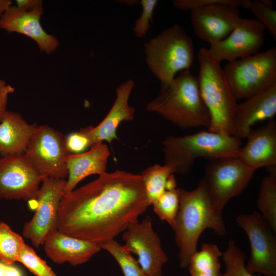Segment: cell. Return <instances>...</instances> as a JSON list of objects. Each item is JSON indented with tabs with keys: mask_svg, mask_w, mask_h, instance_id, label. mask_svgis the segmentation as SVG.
Masks as SVG:
<instances>
[{
	"mask_svg": "<svg viewBox=\"0 0 276 276\" xmlns=\"http://www.w3.org/2000/svg\"><path fill=\"white\" fill-rule=\"evenodd\" d=\"M197 57L200 91L211 119L208 130L232 135L237 102L226 82L221 62L212 59L204 48L199 50Z\"/></svg>",
	"mask_w": 276,
	"mask_h": 276,
	"instance_id": "8992f818",
	"label": "cell"
},
{
	"mask_svg": "<svg viewBox=\"0 0 276 276\" xmlns=\"http://www.w3.org/2000/svg\"><path fill=\"white\" fill-rule=\"evenodd\" d=\"M179 204L175 223V242L179 249L180 266H188L191 257L197 251L198 239L207 228L219 235L226 233L222 214L212 204L202 182L193 190L177 188Z\"/></svg>",
	"mask_w": 276,
	"mask_h": 276,
	"instance_id": "7a4b0ae2",
	"label": "cell"
},
{
	"mask_svg": "<svg viewBox=\"0 0 276 276\" xmlns=\"http://www.w3.org/2000/svg\"><path fill=\"white\" fill-rule=\"evenodd\" d=\"M244 0H219L191 11L190 20L195 35L210 44L226 37L241 18L237 9Z\"/></svg>",
	"mask_w": 276,
	"mask_h": 276,
	"instance_id": "30bf717a",
	"label": "cell"
},
{
	"mask_svg": "<svg viewBox=\"0 0 276 276\" xmlns=\"http://www.w3.org/2000/svg\"><path fill=\"white\" fill-rule=\"evenodd\" d=\"M110 152L103 142L91 145L89 150L78 154H70L65 158L68 179L64 195L74 190L77 184L88 176L106 172Z\"/></svg>",
	"mask_w": 276,
	"mask_h": 276,
	"instance_id": "44dd1931",
	"label": "cell"
},
{
	"mask_svg": "<svg viewBox=\"0 0 276 276\" xmlns=\"http://www.w3.org/2000/svg\"><path fill=\"white\" fill-rule=\"evenodd\" d=\"M149 206L141 174L123 170L105 172L63 195L57 229L98 244L124 232Z\"/></svg>",
	"mask_w": 276,
	"mask_h": 276,
	"instance_id": "6da1fadb",
	"label": "cell"
},
{
	"mask_svg": "<svg viewBox=\"0 0 276 276\" xmlns=\"http://www.w3.org/2000/svg\"><path fill=\"white\" fill-rule=\"evenodd\" d=\"M171 168L166 165L149 166L141 174L145 186L149 206L166 191L168 178L172 174Z\"/></svg>",
	"mask_w": 276,
	"mask_h": 276,
	"instance_id": "cb8c5ba5",
	"label": "cell"
},
{
	"mask_svg": "<svg viewBox=\"0 0 276 276\" xmlns=\"http://www.w3.org/2000/svg\"><path fill=\"white\" fill-rule=\"evenodd\" d=\"M4 276H22L18 269L12 265H6Z\"/></svg>",
	"mask_w": 276,
	"mask_h": 276,
	"instance_id": "d590c367",
	"label": "cell"
},
{
	"mask_svg": "<svg viewBox=\"0 0 276 276\" xmlns=\"http://www.w3.org/2000/svg\"><path fill=\"white\" fill-rule=\"evenodd\" d=\"M22 237L10 227L0 222V261L7 265L17 262L19 253L25 245Z\"/></svg>",
	"mask_w": 276,
	"mask_h": 276,
	"instance_id": "484cf974",
	"label": "cell"
},
{
	"mask_svg": "<svg viewBox=\"0 0 276 276\" xmlns=\"http://www.w3.org/2000/svg\"><path fill=\"white\" fill-rule=\"evenodd\" d=\"M134 85L131 79L121 83L116 89L114 102L103 120L95 127L84 128L92 145L104 141L111 143L117 139V130L120 124L133 120L135 109L129 105V99Z\"/></svg>",
	"mask_w": 276,
	"mask_h": 276,
	"instance_id": "ac0fdd59",
	"label": "cell"
},
{
	"mask_svg": "<svg viewBox=\"0 0 276 276\" xmlns=\"http://www.w3.org/2000/svg\"><path fill=\"white\" fill-rule=\"evenodd\" d=\"M222 256L226 270L219 276H259L247 270L245 264V254L233 240L228 241L227 248Z\"/></svg>",
	"mask_w": 276,
	"mask_h": 276,
	"instance_id": "83f0119b",
	"label": "cell"
},
{
	"mask_svg": "<svg viewBox=\"0 0 276 276\" xmlns=\"http://www.w3.org/2000/svg\"><path fill=\"white\" fill-rule=\"evenodd\" d=\"M222 253L218 246L212 243H203L199 251L191 257L188 264L190 273L210 272L220 273V258Z\"/></svg>",
	"mask_w": 276,
	"mask_h": 276,
	"instance_id": "d4e9b609",
	"label": "cell"
},
{
	"mask_svg": "<svg viewBox=\"0 0 276 276\" xmlns=\"http://www.w3.org/2000/svg\"><path fill=\"white\" fill-rule=\"evenodd\" d=\"M122 239L125 242L123 247L138 256V263L148 276L162 275L163 266L168 258L149 216L130 224L124 231Z\"/></svg>",
	"mask_w": 276,
	"mask_h": 276,
	"instance_id": "4fadbf2b",
	"label": "cell"
},
{
	"mask_svg": "<svg viewBox=\"0 0 276 276\" xmlns=\"http://www.w3.org/2000/svg\"><path fill=\"white\" fill-rule=\"evenodd\" d=\"M179 200L177 188L165 191L152 204L153 210L163 221L173 228L179 209Z\"/></svg>",
	"mask_w": 276,
	"mask_h": 276,
	"instance_id": "f1b7e54d",
	"label": "cell"
},
{
	"mask_svg": "<svg viewBox=\"0 0 276 276\" xmlns=\"http://www.w3.org/2000/svg\"><path fill=\"white\" fill-rule=\"evenodd\" d=\"M246 138L238 157L243 164L256 170L276 166V122L273 118L264 126L252 129Z\"/></svg>",
	"mask_w": 276,
	"mask_h": 276,
	"instance_id": "ffe728a7",
	"label": "cell"
},
{
	"mask_svg": "<svg viewBox=\"0 0 276 276\" xmlns=\"http://www.w3.org/2000/svg\"><path fill=\"white\" fill-rule=\"evenodd\" d=\"M43 245L45 254L53 262H68L74 266L87 262L101 249L98 244L68 236L57 228L47 234Z\"/></svg>",
	"mask_w": 276,
	"mask_h": 276,
	"instance_id": "d6986e66",
	"label": "cell"
},
{
	"mask_svg": "<svg viewBox=\"0 0 276 276\" xmlns=\"http://www.w3.org/2000/svg\"><path fill=\"white\" fill-rule=\"evenodd\" d=\"M6 265L0 261V276H4Z\"/></svg>",
	"mask_w": 276,
	"mask_h": 276,
	"instance_id": "ab89813d",
	"label": "cell"
},
{
	"mask_svg": "<svg viewBox=\"0 0 276 276\" xmlns=\"http://www.w3.org/2000/svg\"><path fill=\"white\" fill-rule=\"evenodd\" d=\"M179 128H209L211 119L201 96L197 77L189 70L179 72L167 86L160 88L158 96L146 105Z\"/></svg>",
	"mask_w": 276,
	"mask_h": 276,
	"instance_id": "3957f363",
	"label": "cell"
},
{
	"mask_svg": "<svg viewBox=\"0 0 276 276\" xmlns=\"http://www.w3.org/2000/svg\"><path fill=\"white\" fill-rule=\"evenodd\" d=\"M269 168V174L262 179L257 206L267 225L276 233V166Z\"/></svg>",
	"mask_w": 276,
	"mask_h": 276,
	"instance_id": "603a6c76",
	"label": "cell"
},
{
	"mask_svg": "<svg viewBox=\"0 0 276 276\" xmlns=\"http://www.w3.org/2000/svg\"><path fill=\"white\" fill-rule=\"evenodd\" d=\"M17 262L22 264L36 276H56L46 262L36 254L33 248L26 244L19 253Z\"/></svg>",
	"mask_w": 276,
	"mask_h": 276,
	"instance_id": "4dcf8cb0",
	"label": "cell"
},
{
	"mask_svg": "<svg viewBox=\"0 0 276 276\" xmlns=\"http://www.w3.org/2000/svg\"><path fill=\"white\" fill-rule=\"evenodd\" d=\"M66 180L45 177L37 195V206L32 219L22 228L23 236L38 248L43 245L47 234L57 228L58 212L64 195Z\"/></svg>",
	"mask_w": 276,
	"mask_h": 276,
	"instance_id": "7c38bea8",
	"label": "cell"
},
{
	"mask_svg": "<svg viewBox=\"0 0 276 276\" xmlns=\"http://www.w3.org/2000/svg\"><path fill=\"white\" fill-rule=\"evenodd\" d=\"M142 7L141 16L136 20L133 32L136 37L144 38L150 28V22L155 7L158 3L157 0H142L140 2Z\"/></svg>",
	"mask_w": 276,
	"mask_h": 276,
	"instance_id": "1f68e13d",
	"label": "cell"
},
{
	"mask_svg": "<svg viewBox=\"0 0 276 276\" xmlns=\"http://www.w3.org/2000/svg\"><path fill=\"white\" fill-rule=\"evenodd\" d=\"M65 145L70 154L85 152L92 144L84 128L65 136Z\"/></svg>",
	"mask_w": 276,
	"mask_h": 276,
	"instance_id": "d6a6232c",
	"label": "cell"
},
{
	"mask_svg": "<svg viewBox=\"0 0 276 276\" xmlns=\"http://www.w3.org/2000/svg\"><path fill=\"white\" fill-rule=\"evenodd\" d=\"M176 181L174 174H171L167 179L166 185V191L176 189Z\"/></svg>",
	"mask_w": 276,
	"mask_h": 276,
	"instance_id": "8d00e7d4",
	"label": "cell"
},
{
	"mask_svg": "<svg viewBox=\"0 0 276 276\" xmlns=\"http://www.w3.org/2000/svg\"><path fill=\"white\" fill-rule=\"evenodd\" d=\"M68 154L65 135L48 125L37 126L24 153L43 177L63 179L68 175L65 163Z\"/></svg>",
	"mask_w": 276,
	"mask_h": 276,
	"instance_id": "9c48e42d",
	"label": "cell"
},
{
	"mask_svg": "<svg viewBox=\"0 0 276 276\" xmlns=\"http://www.w3.org/2000/svg\"><path fill=\"white\" fill-rule=\"evenodd\" d=\"M144 53L147 65L159 80L160 88L169 84L178 72L189 70L195 57L192 38L178 25L146 42Z\"/></svg>",
	"mask_w": 276,
	"mask_h": 276,
	"instance_id": "5b68a950",
	"label": "cell"
},
{
	"mask_svg": "<svg viewBox=\"0 0 276 276\" xmlns=\"http://www.w3.org/2000/svg\"><path fill=\"white\" fill-rule=\"evenodd\" d=\"M37 126L19 113L7 111L0 123V155L24 154Z\"/></svg>",
	"mask_w": 276,
	"mask_h": 276,
	"instance_id": "7402d4cb",
	"label": "cell"
},
{
	"mask_svg": "<svg viewBox=\"0 0 276 276\" xmlns=\"http://www.w3.org/2000/svg\"><path fill=\"white\" fill-rule=\"evenodd\" d=\"M99 245L101 249L108 251L114 258L124 276H148L131 254L115 240H109Z\"/></svg>",
	"mask_w": 276,
	"mask_h": 276,
	"instance_id": "4316f807",
	"label": "cell"
},
{
	"mask_svg": "<svg viewBox=\"0 0 276 276\" xmlns=\"http://www.w3.org/2000/svg\"><path fill=\"white\" fill-rule=\"evenodd\" d=\"M44 178L24 154L0 157V199L36 200L39 185Z\"/></svg>",
	"mask_w": 276,
	"mask_h": 276,
	"instance_id": "5bb4252c",
	"label": "cell"
},
{
	"mask_svg": "<svg viewBox=\"0 0 276 276\" xmlns=\"http://www.w3.org/2000/svg\"><path fill=\"white\" fill-rule=\"evenodd\" d=\"M165 165L173 173L186 175L192 170L195 161L203 157L209 160L239 157L241 139L210 131L184 136H169L162 142Z\"/></svg>",
	"mask_w": 276,
	"mask_h": 276,
	"instance_id": "277c9868",
	"label": "cell"
},
{
	"mask_svg": "<svg viewBox=\"0 0 276 276\" xmlns=\"http://www.w3.org/2000/svg\"><path fill=\"white\" fill-rule=\"evenodd\" d=\"M43 11L42 4L29 10L11 5L0 17V29L29 37L35 41L41 52L50 54L57 50L60 43L55 35L43 29L40 20Z\"/></svg>",
	"mask_w": 276,
	"mask_h": 276,
	"instance_id": "2e32d148",
	"label": "cell"
},
{
	"mask_svg": "<svg viewBox=\"0 0 276 276\" xmlns=\"http://www.w3.org/2000/svg\"><path fill=\"white\" fill-rule=\"evenodd\" d=\"M14 91V87L7 84L4 80L0 79V123L7 112L8 96Z\"/></svg>",
	"mask_w": 276,
	"mask_h": 276,
	"instance_id": "836d02e7",
	"label": "cell"
},
{
	"mask_svg": "<svg viewBox=\"0 0 276 276\" xmlns=\"http://www.w3.org/2000/svg\"><path fill=\"white\" fill-rule=\"evenodd\" d=\"M11 5L12 3L10 0H0V17Z\"/></svg>",
	"mask_w": 276,
	"mask_h": 276,
	"instance_id": "74e56055",
	"label": "cell"
},
{
	"mask_svg": "<svg viewBox=\"0 0 276 276\" xmlns=\"http://www.w3.org/2000/svg\"><path fill=\"white\" fill-rule=\"evenodd\" d=\"M236 221L246 232L250 244V257L245 265L247 270L252 274L276 276L275 237L260 213L241 214Z\"/></svg>",
	"mask_w": 276,
	"mask_h": 276,
	"instance_id": "8fae6325",
	"label": "cell"
},
{
	"mask_svg": "<svg viewBox=\"0 0 276 276\" xmlns=\"http://www.w3.org/2000/svg\"><path fill=\"white\" fill-rule=\"evenodd\" d=\"M16 6L22 9L29 10L42 4L40 0H17Z\"/></svg>",
	"mask_w": 276,
	"mask_h": 276,
	"instance_id": "e575fe53",
	"label": "cell"
},
{
	"mask_svg": "<svg viewBox=\"0 0 276 276\" xmlns=\"http://www.w3.org/2000/svg\"><path fill=\"white\" fill-rule=\"evenodd\" d=\"M276 113V84L237 103L232 135L246 138L257 123L273 118Z\"/></svg>",
	"mask_w": 276,
	"mask_h": 276,
	"instance_id": "e0dca14e",
	"label": "cell"
},
{
	"mask_svg": "<svg viewBox=\"0 0 276 276\" xmlns=\"http://www.w3.org/2000/svg\"><path fill=\"white\" fill-rule=\"evenodd\" d=\"M256 170L238 157L211 160L205 165L200 181L213 206L222 214L228 201L246 188Z\"/></svg>",
	"mask_w": 276,
	"mask_h": 276,
	"instance_id": "ba28073f",
	"label": "cell"
},
{
	"mask_svg": "<svg viewBox=\"0 0 276 276\" xmlns=\"http://www.w3.org/2000/svg\"><path fill=\"white\" fill-rule=\"evenodd\" d=\"M270 0H244L243 8L248 9L276 39V11Z\"/></svg>",
	"mask_w": 276,
	"mask_h": 276,
	"instance_id": "f546056e",
	"label": "cell"
},
{
	"mask_svg": "<svg viewBox=\"0 0 276 276\" xmlns=\"http://www.w3.org/2000/svg\"><path fill=\"white\" fill-rule=\"evenodd\" d=\"M223 71L235 99H247L276 84V48L228 62Z\"/></svg>",
	"mask_w": 276,
	"mask_h": 276,
	"instance_id": "52a82bcc",
	"label": "cell"
},
{
	"mask_svg": "<svg viewBox=\"0 0 276 276\" xmlns=\"http://www.w3.org/2000/svg\"><path fill=\"white\" fill-rule=\"evenodd\" d=\"M191 276H219L221 273L210 272H192Z\"/></svg>",
	"mask_w": 276,
	"mask_h": 276,
	"instance_id": "f35d334b",
	"label": "cell"
},
{
	"mask_svg": "<svg viewBox=\"0 0 276 276\" xmlns=\"http://www.w3.org/2000/svg\"><path fill=\"white\" fill-rule=\"evenodd\" d=\"M265 29L257 19L241 18L226 37L210 44L208 49L209 56L212 59L221 62L256 54L263 44Z\"/></svg>",
	"mask_w": 276,
	"mask_h": 276,
	"instance_id": "9a60e30c",
	"label": "cell"
}]
</instances>
